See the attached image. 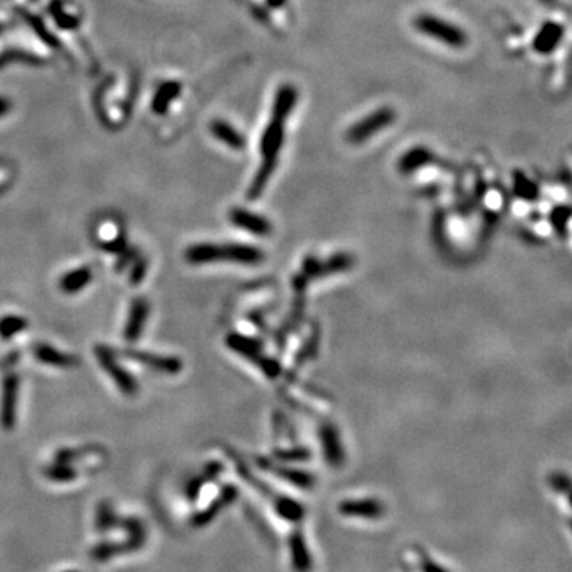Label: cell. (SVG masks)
Returning a JSON list of instances; mask_svg holds the SVG:
<instances>
[{
	"label": "cell",
	"mask_w": 572,
	"mask_h": 572,
	"mask_svg": "<svg viewBox=\"0 0 572 572\" xmlns=\"http://www.w3.org/2000/svg\"><path fill=\"white\" fill-rule=\"evenodd\" d=\"M263 251L246 245H194L186 250V261L193 264L213 263V261H232L242 264H256L263 259Z\"/></svg>",
	"instance_id": "1"
},
{
	"label": "cell",
	"mask_w": 572,
	"mask_h": 572,
	"mask_svg": "<svg viewBox=\"0 0 572 572\" xmlns=\"http://www.w3.org/2000/svg\"><path fill=\"white\" fill-rule=\"evenodd\" d=\"M413 25H415V29L418 32H422V34L447 44V47L463 48L467 44L466 32H464L460 25L445 21V19L439 16L423 13V15L415 18Z\"/></svg>",
	"instance_id": "2"
},
{
	"label": "cell",
	"mask_w": 572,
	"mask_h": 572,
	"mask_svg": "<svg viewBox=\"0 0 572 572\" xmlns=\"http://www.w3.org/2000/svg\"><path fill=\"white\" fill-rule=\"evenodd\" d=\"M394 119H396V112L391 107H380L352 124L347 131V140L353 145L366 143L369 138L386 129Z\"/></svg>",
	"instance_id": "3"
},
{
	"label": "cell",
	"mask_w": 572,
	"mask_h": 572,
	"mask_svg": "<svg viewBox=\"0 0 572 572\" xmlns=\"http://www.w3.org/2000/svg\"><path fill=\"white\" fill-rule=\"evenodd\" d=\"M285 124L286 121L270 117L269 124L264 127L259 140V151L263 161H278V153L285 143Z\"/></svg>",
	"instance_id": "4"
},
{
	"label": "cell",
	"mask_w": 572,
	"mask_h": 572,
	"mask_svg": "<svg viewBox=\"0 0 572 572\" xmlns=\"http://www.w3.org/2000/svg\"><path fill=\"white\" fill-rule=\"evenodd\" d=\"M339 513L350 518L379 520L383 517L385 506L379 499H348L339 504Z\"/></svg>",
	"instance_id": "5"
},
{
	"label": "cell",
	"mask_w": 572,
	"mask_h": 572,
	"mask_svg": "<svg viewBox=\"0 0 572 572\" xmlns=\"http://www.w3.org/2000/svg\"><path fill=\"white\" fill-rule=\"evenodd\" d=\"M564 37V25L555 23V21H547L542 24V28L537 30V34L534 35L532 40V49L536 51L537 54H552L555 51L559 43H561Z\"/></svg>",
	"instance_id": "6"
},
{
	"label": "cell",
	"mask_w": 572,
	"mask_h": 572,
	"mask_svg": "<svg viewBox=\"0 0 572 572\" xmlns=\"http://www.w3.org/2000/svg\"><path fill=\"white\" fill-rule=\"evenodd\" d=\"M288 552L291 568L294 569V572H311V569H314V558H311L307 540L299 530L291 532L288 539Z\"/></svg>",
	"instance_id": "7"
},
{
	"label": "cell",
	"mask_w": 572,
	"mask_h": 572,
	"mask_svg": "<svg viewBox=\"0 0 572 572\" xmlns=\"http://www.w3.org/2000/svg\"><path fill=\"white\" fill-rule=\"evenodd\" d=\"M95 354H97L100 364L105 367V371L112 375L114 381H117L121 391H124L126 394H133L137 391L136 380L117 364V361L113 359L112 352H108L105 347H97L95 348Z\"/></svg>",
	"instance_id": "8"
},
{
	"label": "cell",
	"mask_w": 572,
	"mask_h": 572,
	"mask_svg": "<svg viewBox=\"0 0 572 572\" xmlns=\"http://www.w3.org/2000/svg\"><path fill=\"white\" fill-rule=\"evenodd\" d=\"M210 133H212L218 142L226 145L227 148L231 150L239 151L244 150L246 146V138L244 133L225 119H213L212 123H210Z\"/></svg>",
	"instance_id": "9"
},
{
	"label": "cell",
	"mask_w": 572,
	"mask_h": 572,
	"mask_svg": "<svg viewBox=\"0 0 572 572\" xmlns=\"http://www.w3.org/2000/svg\"><path fill=\"white\" fill-rule=\"evenodd\" d=\"M297 100H299V93L294 86L290 85V83L280 85L275 91V95H273L272 117L286 121L290 118V114L294 112Z\"/></svg>",
	"instance_id": "10"
},
{
	"label": "cell",
	"mask_w": 572,
	"mask_h": 572,
	"mask_svg": "<svg viewBox=\"0 0 572 572\" xmlns=\"http://www.w3.org/2000/svg\"><path fill=\"white\" fill-rule=\"evenodd\" d=\"M231 221L235 226L245 229V231L251 234L267 235L270 232L269 221L258 213L248 212L245 208H234L231 212Z\"/></svg>",
	"instance_id": "11"
},
{
	"label": "cell",
	"mask_w": 572,
	"mask_h": 572,
	"mask_svg": "<svg viewBox=\"0 0 572 572\" xmlns=\"http://www.w3.org/2000/svg\"><path fill=\"white\" fill-rule=\"evenodd\" d=\"M16 398H18V379L13 375L4 381V396H2V412H0V419L5 429H10L15 426V410H16Z\"/></svg>",
	"instance_id": "12"
},
{
	"label": "cell",
	"mask_w": 572,
	"mask_h": 572,
	"mask_svg": "<svg viewBox=\"0 0 572 572\" xmlns=\"http://www.w3.org/2000/svg\"><path fill=\"white\" fill-rule=\"evenodd\" d=\"M181 93V85L178 81L174 80H169V81H164L161 86L157 88V91L153 95V102H151V110L155 112L159 117H162L169 112V108L172 105V102H174L178 95Z\"/></svg>",
	"instance_id": "13"
},
{
	"label": "cell",
	"mask_w": 572,
	"mask_h": 572,
	"mask_svg": "<svg viewBox=\"0 0 572 572\" xmlns=\"http://www.w3.org/2000/svg\"><path fill=\"white\" fill-rule=\"evenodd\" d=\"M432 157H434V155H432V151L429 148L417 145L413 146V148L407 150L404 155L400 156L398 167L403 174H413V172H417L418 169L424 167L426 164H429L432 161Z\"/></svg>",
	"instance_id": "14"
},
{
	"label": "cell",
	"mask_w": 572,
	"mask_h": 572,
	"mask_svg": "<svg viewBox=\"0 0 572 572\" xmlns=\"http://www.w3.org/2000/svg\"><path fill=\"white\" fill-rule=\"evenodd\" d=\"M146 316H148V304H146V301H143V299H137V301H133L131 314H129V320H127L126 330H124V335L127 340H136L137 337L142 334Z\"/></svg>",
	"instance_id": "15"
},
{
	"label": "cell",
	"mask_w": 572,
	"mask_h": 572,
	"mask_svg": "<svg viewBox=\"0 0 572 572\" xmlns=\"http://www.w3.org/2000/svg\"><path fill=\"white\" fill-rule=\"evenodd\" d=\"M126 354H129V358L136 359L138 362H142V364L150 366L161 372L177 374V372H180V369H181V362L177 358H162V356H157V354L138 353V352H126Z\"/></svg>",
	"instance_id": "16"
},
{
	"label": "cell",
	"mask_w": 572,
	"mask_h": 572,
	"mask_svg": "<svg viewBox=\"0 0 572 572\" xmlns=\"http://www.w3.org/2000/svg\"><path fill=\"white\" fill-rule=\"evenodd\" d=\"M19 11H21L19 15L24 18V21L29 24V28L35 32L37 37L40 38L44 44H48L49 48H61V43H59V40H57V37L47 28V24L43 23V19L40 16H35L34 13L28 11V10H19Z\"/></svg>",
	"instance_id": "17"
},
{
	"label": "cell",
	"mask_w": 572,
	"mask_h": 572,
	"mask_svg": "<svg viewBox=\"0 0 572 572\" xmlns=\"http://www.w3.org/2000/svg\"><path fill=\"white\" fill-rule=\"evenodd\" d=\"M48 10H49V15L53 16L54 23L57 24V28H61L64 30L78 29L80 18L76 13H70L66 8V2H62V0H53V2L49 4Z\"/></svg>",
	"instance_id": "18"
},
{
	"label": "cell",
	"mask_w": 572,
	"mask_h": 572,
	"mask_svg": "<svg viewBox=\"0 0 572 572\" xmlns=\"http://www.w3.org/2000/svg\"><path fill=\"white\" fill-rule=\"evenodd\" d=\"M275 169H277V161L261 162L256 175H254L250 188H248V199H258V197L263 194V191L267 186V183H269L273 170Z\"/></svg>",
	"instance_id": "19"
},
{
	"label": "cell",
	"mask_w": 572,
	"mask_h": 572,
	"mask_svg": "<svg viewBox=\"0 0 572 572\" xmlns=\"http://www.w3.org/2000/svg\"><path fill=\"white\" fill-rule=\"evenodd\" d=\"M91 269H88V267H81L78 270H72L70 273H67L66 277H62L61 280V290L68 292V294H72V292L81 290L83 286H86L89 283V280H91Z\"/></svg>",
	"instance_id": "20"
},
{
	"label": "cell",
	"mask_w": 572,
	"mask_h": 572,
	"mask_svg": "<svg viewBox=\"0 0 572 572\" xmlns=\"http://www.w3.org/2000/svg\"><path fill=\"white\" fill-rule=\"evenodd\" d=\"M35 356L37 359L47 362V364L51 366H75L76 362H78L75 358H72V356L62 354L48 345H38L35 348Z\"/></svg>",
	"instance_id": "21"
},
{
	"label": "cell",
	"mask_w": 572,
	"mask_h": 572,
	"mask_svg": "<svg viewBox=\"0 0 572 572\" xmlns=\"http://www.w3.org/2000/svg\"><path fill=\"white\" fill-rule=\"evenodd\" d=\"M11 61L29 62V64H34V66H38V64L42 62V59L38 56L25 53V51H21V49H6L5 53L0 54V67L6 66V64H10Z\"/></svg>",
	"instance_id": "22"
},
{
	"label": "cell",
	"mask_w": 572,
	"mask_h": 572,
	"mask_svg": "<svg viewBox=\"0 0 572 572\" xmlns=\"http://www.w3.org/2000/svg\"><path fill=\"white\" fill-rule=\"evenodd\" d=\"M417 556H418V564L422 568V572H450L447 568H443L442 564H439L434 558L429 556V553L426 552L423 547H415Z\"/></svg>",
	"instance_id": "23"
},
{
	"label": "cell",
	"mask_w": 572,
	"mask_h": 572,
	"mask_svg": "<svg viewBox=\"0 0 572 572\" xmlns=\"http://www.w3.org/2000/svg\"><path fill=\"white\" fill-rule=\"evenodd\" d=\"M28 326V321L23 320V318L19 316H5L2 321H0V335L4 337V339H8V337L15 335L16 333H19L23 328Z\"/></svg>",
	"instance_id": "24"
},
{
	"label": "cell",
	"mask_w": 572,
	"mask_h": 572,
	"mask_svg": "<svg viewBox=\"0 0 572 572\" xmlns=\"http://www.w3.org/2000/svg\"><path fill=\"white\" fill-rule=\"evenodd\" d=\"M517 191L520 196H525V197H536L537 196V188L536 184L531 183L530 180L525 175H517Z\"/></svg>",
	"instance_id": "25"
},
{
	"label": "cell",
	"mask_w": 572,
	"mask_h": 572,
	"mask_svg": "<svg viewBox=\"0 0 572 572\" xmlns=\"http://www.w3.org/2000/svg\"><path fill=\"white\" fill-rule=\"evenodd\" d=\"M11 102L8 97H4V95H0V118H4L5 114H8L11 110Z\"/></svg>",
	"instance_id": "26"
},
{
	"label": "cell",
	"mask_w": 572,
	"mask_h": 572,
	"mask_svg": "<svg viewBox=\"0 0 572 572\" xmlns=\"http://www.w3.org/2000/svg\"><path fill=\"white\" fill-rule=\"evenodd\" d=\"M267 4H269V6H272V8H280V6H283L286 4V0H267Z\"/></svg>",
	"instance_id": "27"
},
{
	"label": "cell",
	"mask_w": 572,
	"mask_h": 572,
	"mask_svg": "<svg viewBox=\"0 0 572 572\" xmlns=\"http://www.w3.org/2000/svg\"><path fill=\"white\" fill-rule=\"evenodd\" d=\"M540 2H542V4H550V2H553V0H540Z\"/></svg>",
	"instance_id": "28"
}]
</instances>
